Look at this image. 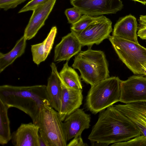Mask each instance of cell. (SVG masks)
I'll return each mask as SVG.
<instances>
[{
    "mask_svg": "<svg viewBox=\"0 0 146 146\" xmlns=\"http://www.w3.org/2000/svg\"><path fill=\"white\" fill-rule=\"evenodd\" d=\"M99 113L88 137L90 141L109 145L127 141L142 134L133 122L113 105Z\"/></svg>",
    "mask_w": 146,
    "mask_h": 146,
    "instance_id": "obj_1",
    "label": "cell"
},
{
    "mask_svg": "<svg viewBox=\"0 0 146 146\" xmlns=\"http://www.w3.org/2000/svg\"><path fill=\"white\" fill-rule=\"evenodd\" d=\"M0 100L9 108H15L26 113L34 123L43 106H51L45 85H1Z\"/></svg>",
    "mask_w": 146,
    "mask_h": 146,
    "instance_id": "obj_2",
    "label": "cell"
},
{
    "mask_svg": "<svg viewBox=\"0 0 146 146\" xmlns=\"http://www.w3.org/2000/svg\"><path fill=\"white\" fill-rule=\"evenodd\" d=\"M72 66L79 70L81 78L91 87L110 77L108 62L104 52L101 50L89 47L80 51L75 56Z\"/></svg>",
    "mask_w": 146,
    "mask_h": 146,
    "instance_id": "obj_3",
    "label": "cell"
},
{
    "mask_svg": "<svg viewBox=\"0 0 146 146\" xmlns=\"http://www.w3.org/2000/svg\"><path fill=\"white\" fill-rule=\"evenodd\" d=\"M121 80L118 77H110L91 87L86 99V106L96 114L119 102Z\"/></svg>",
    "mask_w": 146,
    "mask_h": 146,
    "instance_id": "obj_4",
    "label": "cell"
},
{
    "mask_svg": "<svg viewBox=\"0 0 146 146\" xmlns=\"http://www.w3.org/2000/svg\"><path fill=\"white\" fill-rule=\"evenodd\" d=\"M39 127V135L48 146H66V127L59 112L48 105H44L34 123Z\"/></svg>",
    "mask_w": 146,
    "mask_h": 146,
    "instance_id": "obj_5",
    "label": "cell"
},
{
    "mask_svg": "<svg viewBox=\"0 0 146 146\" xmlns=\"http://www.w3.org/2000/svg\"><path fill=\"white\" fill-rule=\"evenodd\" d=\"M109 40L120 60L134 74L144 75L143 66L146 63V48L139 43L119 37L110 36Z\"/></svg>",
    "mask_w": 146,
    "mask_h": 146,
    "instance_id": "obj_6",
    "label": "cell"
},
{
    "mask_svg": "<svg viewBox=\"0 0 146 146\" xmlns=\"http://www.w3.org/2000/svg\"><path fill=\"white\" fill-rule=\"evenodd\" d=\"M112 22L102 15L96 17L95 20L83 30L78 32L71 31L82 46H91L98 45L104 40L109 38L112 31Z\"/></svg>",
    "mask_w": 146,
    "mask_h": 146,
    "instance_id": "obj_7",
    "label": "cell"
},
{
    "mask_svg": "<svg viewBox=\"0 0 146 146\" xmlns=\"http://www.w3.org/2000/svg\"><path fill=\"white\" fill-rule=\"evenodd\" d=\"M82 14L93 17L115 14L123 7L120 0H70Z\"/></svg>",
    "mask_w": 146,
    "mask_h": 146,
    "instance_id": "obj_8",
    "label": "cell"
},
{
    "mask_svg": "<svg viewBox=\"0 0 146 146\" xmlns=\"http://www.w3.org/2000/svg\"><path fill=\"white\" fill-rule=\"evenodd\" d=\"M119 102L125 104L146 102V77L132 76L120 83Z\"/></svg>",
    "mask_w": 146,
    "mask_h": 146,
    "instance_id": "obj_9",
    "label": "cell"
},
{
    "mask_svg": "<svg viewBox=\"0 0 146 146\" xmlns=\"http://www.w3.org/2000/svg\"><path fill=\"white\" fill-rule=\"evenodd\" d=\"M56 1V0H49L33 11V13L24 30L23 36L27 40L34 37L44 25Z\"/></svg>",
    "mask_w": 146,
    "mask_h": 146,
    "instance_id": "obj_10",
    "label": "cell"
},
{
    "mask_svg": "<svg viewBox=\"0 0 146 146\" xmlns=\"http://www.w3.org/2000/svg\"><path fill=\"white\" fill-rule=\"evenodd\" d=\"M82 92V89L68 87L62 82L61 106L58 112L62 121L82 105L83 99Z\"/></svg>",
    "mask_w": 146,
    "mask_h": 146,
    "instance_id": "obj_11",
    "label": "cell"
},
{
    "mask_svg": "<svg viewBox=\"0 0 146 146\" xmlns=\"http://www.w3.org/2000/svg\"><path fill=\"white\" fill-rule=\"evenodd\" d=\"M91 115L82 109H78L64 120L68 141L81 135L82 132L89 128Z\"/></svg>",
    "mask_w": 146,
    "mask_h": 146,
    "instance_id": "obj_12",
    "label": "cell"
},
{
    "mask_svg": "<svg viewBox=\"0 0 146 146\" xmlns=\"http://www.w3.org/2000/svg\"><path fill=\"white\" fill-rule=\"evenodd\" d=\"M113 106L133 122L146 137V102Z\"/></svg>",
    "mask_w": 146,
    "mask_h": 146,
    "instance_id": "obj_13",
    "label": "cell"
},
{
    "mask_svg": "<svg viewBox=\"0 0 146 146\" xmlns=\"http://www.w3.org/2000/svg\"><path fill=\"white\" fill-rule=\"evenodd\" d=\"M39 127L31 122L21 124L12 133L11 141L15 146H39Z\"/></svg>",
    "mask_w": 146,
    "mask_h": 146,
    "instance_id": "obj_14",
    "label": "cell"
},
{
    "mask_svg": "<svg viewBox=\"0 0 146 146\" xmlns=\"http://www.w3.org/2000/svg\"><path fill=\"white\" fill-rule=\"evenodd\" d=\"M82 46L74 34L71 32L62 38L54 48V61H68L81 51Z\"/></svg>",
    "mask_w": 146,
    "mask_h": 146,
    "instance_id": "obj_15",
    "label": "cell"
},
{
    "mask_svg": "<svg viewBox=\"0 0 146 146\" xmlns=\"http://www.w3.org/2000/svg\"><path fill=\"white\" fill-rule=\"evenodd\" d=\"M51 72L48 78L46 90L51 106L59 112L60 108L62 82L55 64L50 65Z\"/></svg>",
    "mask_w": 146,
    "mask_h": 146,
    "instance_id": "obj_16",
    "label": "cell"
},
{
    "mask_svg": "<svg viewBox=\"0 0 146 146\" xmlns=\"http://www.w3.org/2000/svg\"><path fill=\"white\" fill-rule=\"evenodd\" d=\"M136 18L129 14L120 18L114 26L112 36L138 43Z\"/></svg>",
    "mask_w": 146,
    "mask_h": 146,
    "instance_id": "obj_17",
    "label": "cell"
},
{
    "mask_svg": "<svg viewBox=\"0 0 146 146\" xmlns=\"http://www.w3.org/2000/svg\"><path fill=\"white\" fill-rule=\"evenodd\" d=\"M57 33V28L54 26L42 42L31 46L33 61L37 65L44 61L50 53Z\"/></svg>",
    "mask_w": 146,
    "mask_h": 146,
    "instance_id": "obj_18",
    "label": "cell"
},
{
    "mask_svg": "<svg viewBox=\"0 0 146 146\" xmlns=\"http://www.w3.org/2000/svg\"><path fill=\"white\" fill-rule=\"evenodd\" d=\"M26 40L23 36L17 41L9 52L6 54L0 52V73L24 54L26 46Z\"/></svg>",
    "mask_w": 146,
    "mask_h": 146,
    "instance_id": "obj_19",
    "label": "cell"
},
{
    "mask_svg": "<svg viewBox=\"0 0 146 146\" xmlns=\"http://www.w3.org/2000/svg\"><path fill=\"white\" fill-rule=\"evenodd\" d=\"M68 61L64 64L63 68L59 73L62 83L66 87L77 89H82L81 78L77 72L68 65Z\"/></svg>",
    "mask_w": 146,
    "mask_h": 146,
    "instance_id": "obj_20",
    "label": "cell"
},
{
    "mask_svg": "<svg viewBox=\"0 0 146 146\" xmlns=\"http://www.w3.org/2000/svg\"><path fill=\"white\" fill-rule=\"evenodd\" d=\"M9 108L0 100V144H7L11 139L10 121L8 115Z\"/></svg>",
    "mask_w": 146,
    "mask_h": 146,
    "instance_id": "obj_21",
    "label": "cell"
},
{
    "mask_svg": "<svg viewBox=\"0 0 146 146\" xmlns=\"http://www.w3.org/2000/svg\"><path fill=\"white\" fill-rule=\"evenodd\" d=\"M96 17L84 15L78 21L72 25L71 31L78 32L83 30L95 20Z\"/></svg>",
    "mask_w": 146,
    "mask_h": 146,
    "instance_id": "obj_22",
    "label": "cell"
},
{
    "mask_svg": "<svg viewBox=\"0 0 146 146\" xmlns=\"http://www.w3.org/2000/svg\"><path fill=\"white\" fill-rule=\"evenodd\" d=\"M111 146H146V137L143 134L127 141L112 144Z\"/></svg>",
    "mask_w": 146,
    "mask_h": 146,
    "instance_id": "obj_23",
    "label": "cell"
},
{
    "mask_svg": "<svg viewBox=\"0 0 146 146\" xmlns=\"http://www.w3.org/2000/svg\"><path fill=\"white\" fill-rule=\"evenodd\" d=\"M64 13L68 23L72 25L78 21L81 18L82 15L77 8L74 7L66 9Z\"/></svg>",
    "mask_w": 146,
    "mask_h": 146,
    "instance_id": "obj_24",
    "label": "cell"
},
{
    "mask_svg": "<svg viewBox=\"0 0 146 146\" xmlns=\"http://www.w3.org/2000/svg\"><path fill=\"white\" fill-rule=\"evenodd\" d=\"M27 0H0V8L6 11L14 8Z\"/></svg>",
    "mask_w": 146,
    "mask_h": 146,
    "instance_id": "obj_25",
    "label": "cell"
},
{
    "mask_svg": "<svg viewBox=\"0 0 146 146\" xmlns=\"http://www.w3.org/2000/svg\"><path fill=\"white\" fill-rule=\"evenodd\" d=\"M49 0H31L22 8L18 13L26 12L29 11H33L37 7L41 5Z\"/></svg>",
    "mask_w": 146,
    "mask_h": 146,
    "instance_id": "obj_26",
    "label": "cell"
},
{
    "mask_svg": "<svg viewBox=\"0 0 146 146\" xmlns=\"http://www.w3.org/2000/svg\"><path fill=\"white\" fill-rule=\"evenodd\" d=\"M138 21L137 36L143 40H146V15H140Z\"/></svg>",
    "mask_w": 146,
    "mask_h": 146,
    "instance_id": "obj_27",
    "label": "cell"
},
{
    "mask_svg": "<svg viewBox=\"0 0 146 146\" xmlns=\"http://www.w3.org/2000/svg\"><path fill=\"white\" fill-rule=\"evenodd\" d=\"M88 145L84 142L81 135L73 138L68 144L67 146H87Z\"/></svg>",
    "mask_w": 146,
    "mask_h": 146,
    "instance_id": "obj_28",
    "label": "cell"
},
{
    "mask_svg": "<svg viewBox=\"0 0 146 146\" xmlns=\"http://www.w3.org/2000/svg\"><path fill=\"white\" fill-rule=\"evenodd\" d=\"M39 146H48V145L39 134L38 138Z\"/></svg>",
    "mask_w": 146,
    "mask_h": 146,
    "instance_id": "obj_29",
    "label": "cell"
},
{
    "mask_svg": "<svg viewBox=\"0 0 146 146\" xmlns=\"http://www.w3.org/2000/svg\"><path fill=\"white\" fill-rule=\"evenodd\" d=\"M92 146H108L109 145L107 144L101 142L95 141H91Z\"/></svg>",
    "mask_w": 146,
    "mask_h": 146,
    "instance_id": "obj_30",
    "label": "cell"
},
{
    "mask_svg": "<svg viewBox=\"0 0 146 146\" xmlns=\"http://www.w3.org/2000/svg\"><path fill=\"white\" fill-rule=\"evenodd\" d=\"M135 1H137L145 5L146 4V0H131Z\"/></svg>",
    "mask_w": 146,
    "mask_h": 146,
    "instance_id": "obj_31",
    "label": "cell"
},
{
    "mask_svg": "<svg viewBox=\"0 0 146 146\" xmlns=\"http://www.w3.org/2000/svg\"><path fill=\"white\" fill-rule=\"evenodd\" d=\"M143 69L144 70V75H146V63L143 66Z\"/></svg>",
    "mask_w": 146,
    "mask_h": 146,
    "instance_id": "obj_32",
    "label": "cell"
},
{
    "mask_svg": "<svg viewBox=\"0 0 146 146\" xmlns=\"http://www.w3.org/2000/svg\"></svg>",
    "mask_w": 146,
    "mask_h": 146,
    "instance_id": "obj_33",
    "label": "cell"
}]
</instances>
